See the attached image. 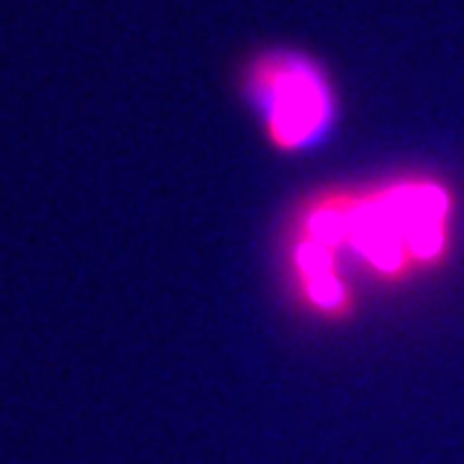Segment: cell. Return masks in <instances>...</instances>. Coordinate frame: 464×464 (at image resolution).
Wrapping results in <instances>:
<instances>
[{
	"label": "cell",
	"mask_w": 464,
	"mask_h": 464,
	"mask_svg": "<svg viewBox=\"0 0 464 464\" xmlns=\"http://www.w3.org/2000/svg\"><path fill=\"white\" fill-rule=\"evenodd\" d=\"M254 91L263 100L275 142L304 145L323 133L329 118L326 88L311 67L299 61L272 58L254 72Z\"/></svg>",
	"instance_id": "1"
}]
</instances>
